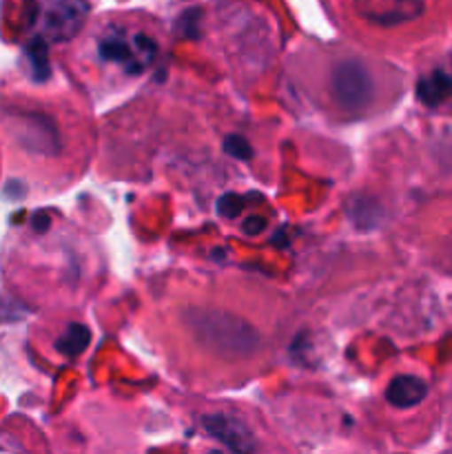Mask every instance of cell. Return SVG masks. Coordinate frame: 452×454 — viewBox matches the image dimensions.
Wrapping results in <instances>:
<instances>
[{
    "label": "cell",
    "mask_w": 452,
    "mask_h": 454,
    "mask_svg": "<svg viewBox=\"0 0 452 454\" xmlns=\"http://www.w3.org/2000/svg\"><path fill=\"white\" fill-rule=\"evenodd\" d=\"M195 340L224 357H253L260 350L261 337L246 319L213 309H191L184 315Z\"/></svg>",
    "instance_id": "1"
},
{
    "label": "cell",
    "mask_w": 452,
    "mask_h": 454,
    "mask_svg": "<svg viewBox=\"0 0 452 454\" xmlns=\"http://www.w3.org/2000/svg\"><path fill=\"white\" fill-rule=\"evenodd\" d=\"M87 4L82 0H29L31 35L47 43H66L84 25Z\"/></svg>",
    "instance_id": "2"
},
{
    "label": "cell",
    "mask_w": 452,
    "mask_h": 454,
    "mask_svg": "<svg viewBox=\"0 0 452 454\" xmlns=\"http://www.w3.org/2000/svg\"><path fill=\"white\" fill-rule=\"evenodd\" d=\"M332 100L350 115H359L375 100V78L359 60H341L331 74Z\"/></svg>",
    "instance_id": "3"
},
{
    "label": "cell",
    "mask_w": 452,
    "mask_h": 454,
    "mask_svg": "<svg viewBox=\"0 0 452 454\" xmlns=\"http://www.w3.org/2000/svg\"><path fill=\"white\" fill-rule=\"evenodd\" d=\"M4 124L13 140L31 153L56 155L60 151V133L49 115L27 109H4Z\"/></svg>",
    "instance_id": "4"
},
{
    "label": "cell",
    "mask_w": 452,
    "mask_h": 454,
    "mask_svg": "<svg viewBox=\"0 0 452 454\" xmlns=\"http://www.w3.org/2000/svg\"><path fill=\"white\" fill-rule=\"evenodd\" d=\"M204 430L211 434L215 442L224 443L233 452H253L257 450V442L248 426L244 421L235 419L230 415H208L202 419Z\"/></svg>",
    "instance_id": "5"
},
{
    "label": "cell",
    "mask_w": 452,
    "mask_h": 454,
    "mask_svg": "<svg viewBox=\"0 0 452 454\" xmlns=\"http://www.w3.org/2000/svg\"><path fill=\"white\" fill-rule=\"evenodd\" d=\"M428 395V384L415 375L394 377L386 388V402L394 408H412L421 403Z\"/></svg>",
    "instance_id": "6"
},
{
    "label": "cell",
    "mask_w": 452,
    "mask_h": 454,
    "mask_svg": "<svg viewBox=\"0 0 452 454\" xmlns=\"http://www.w3.org/2000/svg\"><path fill=\"white\" fill-rule=\"evenodd\" d=\"M100 56L105 60L120 62V65L127 67L129 74H140L144 69V62L136 56L133 47L129 43H124L120 35H111V38H105L100 43Z\"/></svg>",
    "instance_id": "7"
},
{
    "label": "cell",
    "mask_w": 452,
    "mask_h": 454,
    "mask_svg": "<svg viewBox=\"0 0 452 454\" xmlns=\"http://www.w3.org/2000/svg\"><path fill=\"white\" fill-rule=\"evenodd\" d=\"M417 96L424 105H439V102L446 100L448 96H452V78L450 75L433 74L430 78L419 80V87H417Z\"/></svg>",
    "instance_id": "8"
},
{
    "label": "cell",
    "mask_w": 452,
    "mask_h": 454,
    "mask_svg": "<svg viewBox=\"0 0 452 454\" xmlns=\"http://www.w3.org/2000/svg\"><path fill=\"white\" fill-rule=\"evenodd\" d=\"M91 341V331L84 324H69L60 340L56 341V350L65 357H78Z\"/></svg>",
    "instance_id": "9"
},
{
    "label": "cell",
    "mask_w": 452,
    "mask_h": 454,
    "mask_svg": "<svg viewBox=\"0 0 452 454\" xmlns=\"http://www.w3.org/2000/svg\"><path fill=\"white\" fill-rule=\"evenodd\" d=\"M47 51H49L47 40L40 38V35H31V40L27 43V47H25V53H27V58H29L31 71H34V78L38 80V82L47 80L49 74H51V69H49Z\"/></svg>",
    "instance_id": "10"
},
{
    "label": "cell",
    "mask_w": 452,
    "mask_h": 454,
    "mask_svg": "<svg viewBox=\"0 0 452 454\" xmlns=\"http://www.w3.org/2000/svg\"><path fill=\"white\" fill-rule=\"evenodd\" d=\"M224 151L235 160H251L253 158L251 142L242 136H226Z\"/></svg>",
    "instance_id": "11"
},
{
    "label": "cell",
    "mask_w": 452,
    "mask_h": 454,
    "mask_svg": "<svg viewBox=\"0 0 452 454\" xmlns=\"http://www.w3.org/2000/svg\"><path fill=\"white\" fill-rule=\"evenodd\" d=\"M242 208H244V198H239V195L235 193H226L224 198H220V202H217V211H220V215L224 217H238Z\"/></svg>",
    "instance_id": "12"
},
{
    "label": "cell",
    "mask_w": 452,
    "mask_h": 454,
    "mask_svg": "<svg viewBox=\"0 0 452 454\" xmlns=\"http://www.w3.org/2000/svg\"><path fill=\"white\" fill-rule=\"evenodd\" d=\"M264 226L266 222L261 220V217H248V220L242 224V231L246 235H251V238H255V235H260L261 231H264Z\"/></svg>",
    "instance_id": "13"
},
{
    "label": "cell",
    "mask_w": 452,
    "mask_h": 454,
    "mask_svg": "<svg viewBox=\"0 0 452 454\" xmlns=\"http://www.w3.org/2000/svg\"><path fill=\"white\" fill-rule=\"evenodd\" d=\"M191 18H193V12H189V20H191ZM189 27H195L193 20L189 22ZM182 35H186V38H198V34H195V31H191V29H182Z\"/></svg>",
    "instance_id": "14"
}]
</instances>
